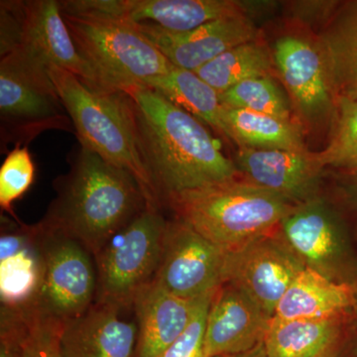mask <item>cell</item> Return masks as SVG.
Instances as JSON below:
<instances>
[{
    "label": "cell",
    "mask_w": 357,
    "mask_h": 357,
    "mask_svg": "<svg viewBox=\"0 0 357 357\" xmlns=\"http://www.w3.org/2000/svg\"><path fill=\"white\" fill-rule=\"evenodd\" d=\"M133 102L141 158L160 204L239 176L208 126L159 91L139 84Z\"/></svg>",
    "instance_id": "cell-1"
},
{
    "label": "cell",
    "mask_w": 357,
    "mask_h": 357,
    "mask_svg": "<svg viewBox=\"0 0 357 357\" xmlns=\"http://www.w3.org/2000/svg\"><path fill=\"white\" fill-rule=\"evenodd\" d=\"M69 172L54 183L57 197L43 218L76 239L95 257L148 202L132 174L81 146L69 156Z\"/></svg>",
    "instance_id": "cell-2"
},
{
    "label": "cell",
    "mask_w": 357,
    "mask_h": 357,
    "mask_svg": "<svg viewBox=\"0 0 357 357\" xmlns=\"http://www.w3.org/2000/svg\"><path fill=\"white\" fill-rule=\"evenodd\" d=\"M167 203L178 220L227 252L276 231L299 206L241 175L182 192Z\"/></svg>",
    "instance_id": "cell-3"
},
{
    "label": "cell",
    "mask_w": 357,
    "mask_h": 357,
    "mask_svg": "<svg viewBox=\"0 0 357 357\" xmlns=\"http://www.w3.org/2000/svg\"><path fill=\"white\" fill-rule=\"evenodd\" d=\"M81 146L132 174L148 204L160 206L138 146L133 102L126 91L96 88L67 70L48 69Z\"/></svg>",
    "instance_id": "cell-4"
},
{
    "label": "cell",
    "mask_w": 357,
    "mask_h": 357,
    "mask_svg": "<svg viewBox=\"0 0 357 357\" xmlns=\"http://www.w3.org/2000/svg\"><path fill=\"white\" fill-rule=\"evenodd\" d=\"M62 15L77 51L103 89L126 91L175 67L134 22L110 16Z\"/></svg>",
    "instance_id": "cell-5"
},
{
    "label": "cell",
    "mask_w": 357,
    "mask_h": 357,
    "mask_svg": "<svg viewBox=\"0 0 357 357\" xmlns=\"http://www.w3.org/2000/svg\"><path fill=\"white\" fill-rule=\"evenodd\" d=\"M0 121L6 146H27L45 131H75L48 69L21 48L0 58Z\"/></svg>",
    "instance_id": "cell-6"
},
{
    "label": "cell",
    "mask_w": 357,
    "mask_h": 357,
    "mask_svg": "<svg viewBox=\"0 0 357 357\" xmlns=\"http://www.w3.org/2000/svg\"><path fill=\"white\" fill-rule=\"evenodd\" d=\"M167 225L159 206L147 204L103 245L95 256L96 301L122 309L132 307L136 294L158 271Z\"/></svg>",
    "instance_id": "cell-7"
},
{
    "label": "cell",
    "mask_w": 357,
    "mask_h": 357,
    "mask_svg": "<svg viewBox=\"0 0 357 357\" xmlns=\"http://www.w3.org/2000/svg\"><path fill=\"white\" fill-rule=\"evenodd\" d=\"M280 231L305 266L356 287L357 264L347 227L325 199L319 196L299 204L282 222Z\"/></svg>",
    "instance_id": "cell-8"
},
{
    "label": "cell",
    "mask_w": 357,
    "mask_h": 357,
    "mask_svg": "<svg viewBox=\"0 0 357 357\" xmlns=\"http://www.w3.org/2000/svg\"><path fill=\"white\" fill-rule=\"evenodd\" d=\"M43 225L44 273L35 309L66 323L93 306L98 273L83 244Z\"/></svg>",
    "instance_id": "cell-9"
},
{
    "label": "cell",
    "mask_w": 357,
    "mask_h": 357,
    "mask_svg": "<svg viewBox=\"0 0 357 357\" xmlns=\"http://www.w3.org/2000/svg\"><path fill=\"white\" fill-rule=\"evenodd\" d=\"M227 252L180 220L168 222L154 282L185 300H199L225 282Z\"/></svg>",
    "instance_id": "cell-10"
},
{
    "label": "cell",
    "mask_w": 357,
    "mask_h": 357,
    "mask_svg": "<svg viewBox=\"0 0 357 357\" xmlns=\"http://www.w3.org/2000/svg\"><path fill=\"white\" fill-rule=\"evenodd\" d=\"M272 57L300 122L314 126L335 119L337 98L317 40L284 35L275 42Z\"/></svg>",
    "instance_id": "cell-11"
},
{
    "label": "cell",
    "mask_w": 357,
    "mask_h": 357,
    "mask_svg": "<svg viewBox=\"0 0 357 357\" xmlns=\"http://www.w3.org/2000/svg\"><path fill=\"white\" fill-rule=\"evenodd\" d=\"M305 268L279 227L227 252L225 283L241 289L269 318H273L279 302Z\"/></svg>",
    "instance_id": "cell-12"
},
{
    "label": "cell",
    "mask_w": 357,
    "mask_h": 357,
    "mask_svg": "<svg viewBox=\"0 0 357 357\" xmlns=\"http://www.w3.org/2000/svg\"><path fill=\"white\" fill-rule=\"evenodd\" d=\"M241 177L278 192L295 204L319 197L324 171L317 152L238 148L234 160Z\"/></svg>",
    "instance_id": "cell-13"
},
{
    "label": "cell",
    "mask_w": 357,
    "mask_h": 357,
    "mask_svg": "<svg viewBox=\"0 0 357 357\" xmlns=\"http://www.w3.org/2000/svg\"><path fill=\"white\" fill-rule=\"evenodd\" d=\"M135 24L175 67L192 72L238 45L257 40L259 34L248 16L222 18L185 32Z\"/></svg>",
    "instance_id": "cell-14"
},
{
    "label": "cell",
    "mask_w": 357,
    "mask_h": 357,
    "mask_svg": "<svg viewBox=\"0 0 357 357\" xmlns=\"http://www.w3.org/2000/svg\"><path fill=\"white\" fill-rule=\"evenodd\" d=\"M270 319L241 289L222 284L208 310L203 357H229L250 351L264 340Z\"/></svg>",
    "instance_id": "cell-15"
},
{
    "label": "cell",
    "mask_w": 357,
    "mask_h": 357,
    "mask_svg": "<svg viewBox=\"0 0 357 357\" xmlns=\"http://www.w3.org/2000/svg\"><path fill=\"white\" fill-rule=\"evenodd\" d=\"M43 225H2L0 238L1 307L26 311L36 306L44 273Z\"/></svg>",
    "instance_id": "cell-16"
},
{
    "label": "cell",
    "mask_w": 357,
    "mask_h": 357,
    "mask_svg": "<svg viewBox=\"0 0 357 357\" xmlns=\"http://www.w3.org/2000/svg\"><path fill=\"white\" fill-rule=\"evenodd\" d=\"M20 48L46 69L67 70L91 86L102 88L95 73L77 51L61 13L60 2L56 0L24 1Z\"/></svg>",
    "instance_id": "cell-17"
},
{
    "label": "cell",
    "mask_w": 357,
    "mask_h": 357,
    "mask_svg": "<svg viewBox=\"0 0 357 357\" xmlns=\"http://www.w3.org/2000/svg\"><path fill=\"white\" fill-rule=\"evenodd\" d=\"M122 307L96 301L82 316L66 321L61 335L64 357H133L136 321L121 317Z\"/></svg>",
    "instance_id": "cell-18"
},
{
    "label": "cell",
    "mask_w": 357,
    "mask_h": 357,
    "mask_svg": "<svg viewBox=\"0 0 357 357\" xmlns=\"http://www.w3.org/2000/svg\"><path fill=\"white\" fill-rule=\"evenodd\" d=\"M105 14L185 32L222 18L248 16L246 1L236 0H105Z\"/></svg>",
    "instance_id": "cell-19"
},
{
    "label": "cell",
    "mask_w": 357,
    "mask_h": 357,
    "mask_svg": "<svg viewBox=\"0 0 357 357\" xmlns=\"http://www.w3.org/2000/svg\"><path fill=\"white\" fill-rule=\"evenodd\" d=\"M201 299H182L154 281L141 289L132 303L138 328L136 357H157L165 351L189 326Z\"/></svg>",
    "instance_id": "cell-20"
},
{
    "label": "cell",
    "mask_w": 357,
    "mask_h": 357,
    "mask_svg": "<svg viewBox=\"0 0 357 357\" xmlns=\"http://www.w3.org/2000/svg\"><path fill=\"white\" fill-rule=\"evenodd\" d=\"M356 306V288L330 280L311 268L296 277L274 317L283 319L344 318Z\"/></svg>",
    "instance_id": "cell-21"
},
{
    "label": "cell",
    "mask_w": 357,
    "mask_h": 357,
    "mask_svg": "<svg viewBox=\"0 0 357 357\" xmlns=\"http://www.w3.org/2000/svg\"><path fill=\"white\" fill-rule=\"evenodd\" d=\"M317 41L337 98L357 95V0L340 2Z\"/></svg>",
    "instance_id": "cell-22"
},
{
    "label": "cell",
    "mask_w": 357,
    "mask_h": 357,
    "mask_svg": "<svg viewBox=\"0 0 357 357\" xmlns=\"http://www.w3.org/2000/svg\"><path fill=\"white\" fill-rule=\"evenodd\" d=\"M220 116L227 130V140L238 148L307 150L299 122L284 121L272 115L222 105Z\"/></svg>",
    "instance_id": "cell-23"
},
{
    "label": "cell",
    "mask_w": 357,
    "mask_h": 357,
    "mask_svg": "<svg viewBox=\"0 0 357 357\" xmlns=\"http://www.w3.org/2000/svg\"><path fill=\"white\" fill-rule=\"evenodd\" d=\"M342 318L270 319L264 342L268 357H317L333 347Z\"/></svg>",
    "instance_id": "cell-24"
},
{
    "label": "cell",
    "mask_w": 357,
    "mask_h": 357,
    "mask_svg": "<svg viewBox=\"0 0 357 357\" xmlns=\"http://www.w3.org/2000/svg\"><path fill=\"white\" fill-rule=\"evenodd\" d=\"M144 86L159 91L227 139V130L220 116V93L202 79L196 72L174 67L163 76L148 79Z\"/></svg>",
    "instance_id": "cell-25"
},
{
    "label": "cell",
    "mask_w": 357,
    "mask_h": 357,
    "mask_svg": "<svg viewBox=\"0 0 357 357\" xmlns=\"http://www.w3.org/2000/svg\"><path fill=\"white\" fill-rule=\"evenodd\" d=\"M272 52L259 39L238 45L196 70L202 79L222 93L251 77L272 76Z\"/></svg>",
    "instance_id": "cell-26"
},
{
    "label": "cell",
    "mask_w": 357,
    "mask_h": 357,
    "mask_svg": "<svg viewBox=\"0 0 357 357\" xmlns=\"http://www.w3.org/2000/svg\"><path fill=\"white\" fill-rule=\"evenodd\" d=\"M220 100L225 107L251 110L284 121H296L290 102L272 76L244 79L220 93Z\"/></svg>",
    "instance_id": "cell-27"
},
{
    "label": "cell",
    "mask_w": 357,
    "mask_h": 357,
    "mask_svg": "<svg viewBox=\"0 0 357 357\" xmlns=\"http://www.w3.org/2000/svg\"><path fill=\"white\" fill-rule=\"evenodd\" d=\"M332 138L317 152L324 168L344 171L357 169V95L337 98Z\"/></svg>",
    "instance_id": "cell-28"
},
{
    "label": "cell",
    "mask_w": 357,
    "mask_h": 357,
    "mask_svg": "<svg viewBox=\"0 0 357 357\" xmlns=\"http://www.w3.org/2000/svg\"><path fill=\"white\" fill-rule=\"evenodd\" d=\"M35 169L27 146L14 147L0 168V206L13 215L14 202L20 199L34 182Z\"/></svg>",
    "instance_id": "cell-29"
},
{
    "label": "cell",
    "mask_w": 357,
    "mask_h": 357,
    "mask_svg": "<svg viewBox=\"0 0 357 357\" xmlns=\"http://www.w3.org/2000/svg\"><path fill=\"white\" fill-rule=\"evenodd\" d=\"M20 312L24 319V357H64L61 347L64 323L35 307Z\"/></svg>",
    "instance_id": "cell-30"
},
{
    "label": "cell",
    "mask_w": 357,
    "mask_h": 357,
    "mask_svg": "<svg viewBox=\"0 0 357 357\" xmlns=\"http://www.w3.org/2000/svg\"><path fill=\"white\" fill-rule=\"evenodd\" d=\"M213 293L199 300L196 312L184 332L157 357H203L206 319Z\"/></svg>",
    "instance_id": "cell-31"
},
{
    "label": "cell",
    "mask_w": 357,
    "mask_h": 357,
    "mask_svg": "<svg viewBox=\"0 0 357 357\" xmlns=\"http://www.w3.org/2000/svg\"><path fill=\"white\" fill-rule=\"evenodd\" d=\"M23 6L20 0L0 1V58L20 48L22 39Z\"/></svg>",
    "instance_id": "cell-32"
},
{
    "label": "cell",
    "mask_w": 357,
    "mask_h": 357,
    "mask_svg": "<svg viewBox=\"0 0 357 357\" xmlns=\"http://www.w3.org/2000/svg\"><path fill=\"white\" fill-rule=\"evenodd\" d=\"M24 319L22 312L1 307L0 357H24Z\"/></svg>",
    "instance_id": "cell-33"
},
{
    "label": "cell",
    "mask_w": 357,
    "mask_h": 357,
    "mask_svg": "<svg viewBox=\"0 0 357 357\" xmlns=\"http://www.w3.org/2000/svg\"><path fill=\"white\" fill-rule=\"evenodd\" d=\"M342 1L333 0H304L289 4V13L294 20L309 26H325Z\"/></svg>",
    "instance_id": "cell-34"
},
{
    "label": "cell",
    "mask_w": 357,
    "mask_h": 357,
    "mask_svg": "<svg viewBox=\"0 0 357 357\" xmlns=\"http://www.w3.org/2000/svg\"><path fill=\"white\" fill-rule=\"evenodd\" d=\"M340 185L344 197L354 208H357V169L344 171L340 176Z\"/></svg>",
    "instance_id": "cell-35"
},
{
    "label": "cell",
    "mask_w": 357,
    "mask_h": 357,
    "mask_svg": "<svg viewBox=\"0 0 357 357\" xmlns=\"http://www.w3.org/2000/svg\"><path fill=\"white\" fill-rule=\"evenodd\" d=\"M229 357H268L266 349H265L264 342H260L259 344L256 345L250 351L243 352V354H237V356Z\"/></svg>",
    "instance_id": "cell-36"
},
{
    "label": "cell",
    "mask_w": 357,
    "mask_h": 357,
    "mask_svg": "<svg viewBox=\"0 0 357 357\" xmlns=\"http://www.w3.org/2000/svg\"><path fill=\"white\" fill-rule=\"evenodd\" d=\"M317 357H337L335 356V352L333 351V347H331L330 349L323 352V354H319V356Z\"/></svg>",
    "instance_id": "cell-37"
},
{
    "label": "cell",
    "mask_w": 357,
    "mask_h": 357,
    "mask_svg": "<svg viewBox=\"0 0 357 357\" xmlns=\"http://www.w3.org/2000/svg\"><path fill=\"white\" fill-rule=\"evenodd\" d=\"M356 309H357V297H356Z\"/></svg>",
    "instance_id": "cell-38"
}]
</instances>
